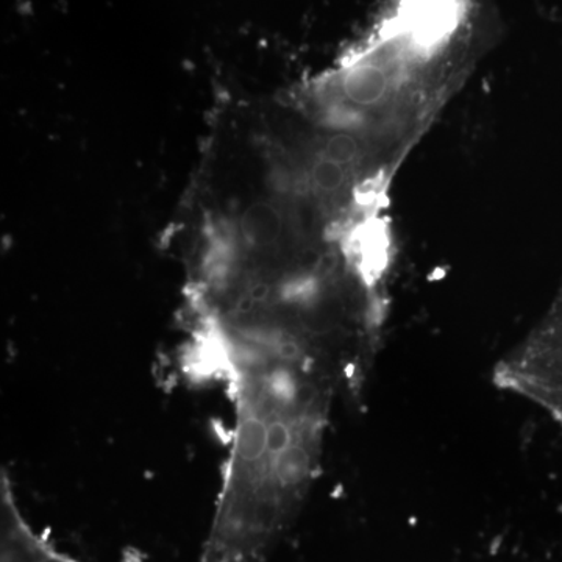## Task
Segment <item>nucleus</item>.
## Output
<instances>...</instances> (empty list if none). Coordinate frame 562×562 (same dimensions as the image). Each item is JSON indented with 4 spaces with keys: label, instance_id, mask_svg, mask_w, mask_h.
I'll return each mask as SVG.
<instances>
[{
    "label": "nucleus",
    "instance_id": "1",
    "mask_svg": "<svg viewBox=\"0 0 562 562\" xmlns=\"http://www.w3.org/2000/svg\"><path fill=\"white\" fill-rule=\"evenodd\" d=\"M475 0H390L368 38L322 79V110L392 168L471 65Z\"/></svg>",
    "mask_w": 562,
    "mask_h": 562
},
{
    "label": "nucleus",
    "instance_id": "2",
    "mask_svg": "<svg viewBox=\"0 0 562 562\" xmlns=\"http://www.w3.org/2000/svg\"><path fill=\"white\" fill-rule=\"evenodd\" d=\"M495 383L538 403L562 427V292L531 335L497 366Z\"/></svg>",
    "mask_w": 562,
    "mask_h": 562
},
{
    "label": "nucleus",
    "instance_id": "3",
    "mask_svg": "<svg viewBox=\"0 0 562 562\" xmlns=\"http://www.w3.org/2000/svg\"><path fill=\"white\" fill-rule=\"evenodd\" d=\"M0 562H83L60 552L29 524L9 476L0 482ZM121 562H143L128 553Z\"/></svg>",
    "mask_w": 562,
    "mask_h": 562
}]
</instances>
